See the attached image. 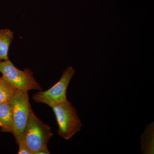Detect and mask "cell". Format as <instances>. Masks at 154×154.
<instances>
[{"instance_id":"6da1fadb","label":"cell","mask_w":154,"mask_h":154,"mask_svg":"<svg viewBox=\"0 0 154 154\" xmlns=\"http://www.w3.org/2000/svg\"><path fill=\"white\" fill-rule=\"evenodd\" d=\"M53 135L49 126L42 122L31 109L22 140L31 153L35 154L38 150L47 146Z\"/></svg>"},{"instance_id":"7a4b0ae2","label":"cell","mask_w":154,"mask_h":154,"mask_svg":"<svg viewBox=\"0 0 154 154\" xmlns=\"http://www.w3.org/2000/svg\"><path fill=\"white\" fill-rule=\"evenodd\" d=\"M51 107L58 125V133L65 139H70L82 126L75 108L67 99Z\"/></svg>"},{"instance_id":"3957f363","label":"cell","mask_w":154,"mask_h":154,"mask_svg":"<svg viewBox=\"0 0 154 154\" xmlns=\"http://www.w3.org/2000/svg\"><path fill=\"white\" fill-rule=\"evenodd\" d=\"M13 115L14 135L18 145L22 140L31 108L28 91L18 90L9 102Z\"/></svg>"},{"instance_id":"277c9868","label":"cell","mask_w":154,"mask_h":154,"mask_svg":"<svg viewBox=\"0 0 154 154\" xmlns=\"http://www.w3.org/2000/svg\"><path fill=\"white\" fill-rule=\"evenodd\" d=\"M0 72L18 90L28 92L30 90H42L30 69H25L21 70L17 68L10 60L0 61Z\"/></svg>"},{"instance_id":"5b68a950","label":"cell","mask_w":154,"mask_h":154,"mask_svg":"<svg viewBox=\"0 0 154 154\" xmlns=\"http://www.w3.org/2000/svg\"><path fill=\"white\" fill-rule=\"evenodd\" d=\"M75 73L72 67H68L63 72L60 79L54 85L47 91H39L33 95L34 101L51 107L66 100L68 87Z\"/></svg>"},{"instance_id":"8992f818","label":"cell","mask_w":154,"mask_h":154,"mask_svg":"<svg viewBox=\"0 0 154 154\" xmlns=\"http://www.w3.org/2000/svg\"><path fill=\"white\" fill-rule=\"evenodd\" d=\"M0 123L4 132L13 133V121L12 109L9 102L0 103Z\"/></svg>"},{"instance_id":"52a82bcc","label":"cell","mask_w":154,"mask_h":154,"mask_svg":"<svg viewBox=\"0 0 154 154\" xmlns=\"http://www.w3.org/2000/svg\"><path fill=\"white\" fill-rule=\"evenodd\" d=\"M14 38V33L10 29L0 30V61L9 60V48Z\"/></svg>"},{"instance_id":"ba28073f","label":"cell","mask_w":154,"mask_h":154,"mask_svg":"<svg viewBox=\"0 0 154 154\" xmlns=\"http://www.w3.org/2000/svg\"><path fill=\"white\" fill-rule=\"evenodd\" d=\"M141 137L143 153L154 154V122L148 125Z\"/></svg>"},{"instance_id":"9c48e42d","label":"cell","mask_w":154,"mask_h":154,"mask_svg":"<svg viewBox=\"0 0 154 154\" xmlns=\"http://www.w3.org/2000/svg\"><path fill=\"white\" fill-rule=\"evenodd\" d=\"M18 90L3 76L0 77V103L10 102Z\"/></svg>"},{"instance_id":"30bf717a","label":"cell","mask_w":154,"mask_h":154,"mask_svg":"<svg viewBox=\"0 0 154 154\" xmlns=\"http://www.w3.org/2000/svg\"><path fill=\"white\" fill-rule=\"evenodd\" d=\"M19 146V149L18 153L19 154H32L30 151L28 146L25 143V142L23 140L20 142L18 145Z\"/></svg>"},{"instance_id":"8fae6325","label":"cell","mask_w":154,"mask_h":154,"mask_svg":"<svg viewBox=\"0 0 154 154\" xmlns=\"http://www.w3.org/2000/svg\"><path fill=\"white\" fill-rule=\"evenodd\" d=\"M50 154L48 149L47 146H45L44 147L38 150L35 153V154Z\"/></svg>"},{"instance_id":"7c38bea8","label":"cell","mask_w":154,"mask_h":154,"mask_svg":"<svg viewBox=\"0 0 154 154\" xmlns=\"http://www.w3.org/2000/svg\"><path fill=\"white\" fill-rule=\"evenodd\" d=\"M0 127H2V125L1 124V123H0Z\"/></svg>"}]
</instances>
